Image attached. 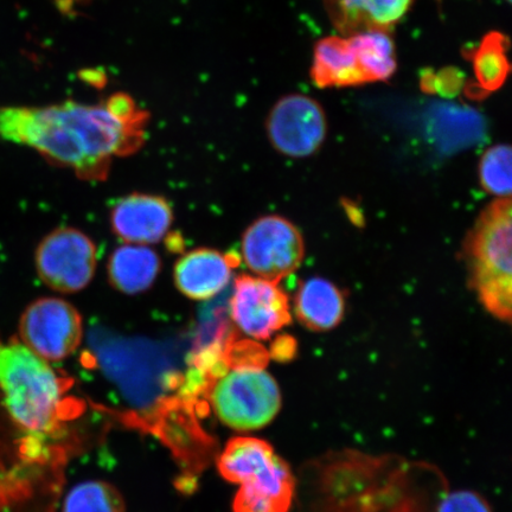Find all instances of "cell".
I'll use <instances>...</instances> for the list:
<instances>
[{
    "label": "cell",
    "instance_id": "24",
    "mask_svg": "<svg viewBox=\"0 0 512 512\" xmlns=\"http://www.w3.org/2000/svg\"><path fill=\"white\" fill-rule=\"evenodd\" d=\"M76 2H79V0H57L62 9H69Z\"/></svg>",
    "mask_w": 512,
    "mask_h": 512
},
{
    "label": "cell",
    "instance_id": "15",
    "mask_svg": "<svg viewBox=\"0 0 512 512\" xmlns=\"http://www.w3.org/2000/svg\"><path fill=\"white\" fill-rule=\"evenodd\" d=\"M335 27L344 36L388 31L406 16L413 0H324Z\"/></svg>",
    "mask_w": 512,
    "mask_h": 512
},
{
    "label": "cell",
    "instance_id": "16",
    "mask_svg": "<svg viewBox=\"0 0 512 512\" xmlns=\"http://www.w3.org/2000/svg\"><path fill=\"white\" fill-rule=\"evenodd\" d=\"M162 270L159 255L149 246L125 245L114 249L107 262V278L115 290L128 296L144 293Z\"/></svg>",
    "mask_w": 512,
    "mask_h": 512
},
{
    "label": "cell",
    "instance_id": "21",
    "mask_svg": "<svg viewBox=\"0 0 512 512\" xmlns=\"http://www.w3.org/2000/svg\"><path fill=\"white\" fill-rule=\"evenodd\" d=\"M437 512H492L485 499L472 491H456L440 502Z\"/></svg>",
    "mask_w": 512,
    "mask_h": 512
},
{
    "label": "cell",
    "instance_id": "4",
    "mask_svg": "<svg viewBox=\"0 0 512 512\" xmlns=\"http://www.w3.org/2000/svg\"><path fill=\"white\" fill-rule=\"evenodd\" d=\"M395 44L388 31H363L320 40L313 53L311 76L320 88L361 86L392 78Z\"/></svg>",
    "mask_w": 512,
    "mask_h": 512
},
{
    "label": "cell",
    "instance_id": "12",
    "mask_svg": "<svg viewBox=\"0 0 512 512\" xmlns=\"http://www.w3.org/2000/svg\"><path fill=\"white\" fill-rule=\"evenodd\" d=\"M266 127L275 150L296 158L315 153L328 132L322 106L302 94L280 99L268 115Z\"/></svg>",
    "mask_w": 512,
    "mask_h": 512
},
{
    "label": "cell",
    "instance_id": "14",
    "mask_svg": "<svg viewBox=\"0 0 512 512\" xmlns=\"http://www.w3.org/2000/svg\"><path fill=\"white\" fill-rule=\"evenodd\" d=\"M235 255L213 248H196L176 261L174 283L183 296L192 300H208L221 293L232 279Z\"/></svg>",
    "mask_w": 512,
    "mask_h": 512
},
{
    "label": "cell",
    "instance_id": "20",
    "mask_svg": "<svg viewBox=\"0 0 512 512\" xmlns=\"http://www.w3.org/2000/svg\"><path fill=\"white\" fill-rule=\"evenodd\" d=\"M480 183L498 198L511 195V149L496 145L484 153L479 164Z\"/></svg>",
    "mask_w": 512,
    "mask_h": 512
},
{
    "label": "cell",
    "instance_id": "2",
    "mask_svg": "<svg viewBox=\"0 0 512 512\" xmlns=\"http://www.w3.org/2000/svg\"><path fill=\"white\" fill-rule=\"evenodd\" d=\"M0 392L22 430L43 435L59 424L63 381L48 361L15 339L0 342Z\"/></svg>",
    "mask_w": 512,
    "mask_h": 512
},
{
    "label": "cell",
    "instance_id": "23",
    "mask_svg": "<svg viewBox=\"0 0 512 512\" xmlns=\"http://www.w3.org/2000/svg\"><path fill=\"white\" fill-rule=\"evenodd\" d=\"M12 478H14V476L9 475V473L4 470V467L0 466V511L8 508L11 498L15 496L14 490L16 484H12Z\"/></svg>",
    "mask_w": 512,
    "mask_h": 512
},
{
    "label": "cell",
    "instance_id": "25",
    "mask_svg": "<svg viewBox=\"0 0 512 512\" xmlns=\"http://www.w3.org/2000/svg\"><path fill=\"white\" fill-rule=\"evenodd\" d=\"M508 2H510V0H508Z\"/></svg>",
    "mask_w": 512,
    "mask_h": 512
},
{
    "label": "cell",
    "instance_id": "5",
    "mask_svg": "<svg viewBox=\"0 0 512 512\" xmlns=\"http://www.w3.org/2000/svg\"><path fill=\"white\" fill-rule=\"evenodd\" d=\"M210 402L224 425L241 432L256 431L279 414L281 393L264 368L235 367L215 383Z\"/></svg>",
    "mask_w": 512,
    "mask_h": 512
},
{
    "label": "cell",
    "instance_id": "6",
    "mask_svg": "<svg viewBox=\"0 0 512 512\" xmlns=\"http://www.w3.org/2000/svg\"><path fill=\"white\" fill-rule=\"evenodd\" d=\"M93 350L101 368L128 400L146 406L162 394L169 375L163 351L153 349L152 345L124 341L93 343Z\"/></svg>",
    "mask_w": 512,
    "mask_h": 512
},
{
    "label": "cell",
    "instance_id": "17",
    "mask_svg": "<svg viewBox=\"0 0 512 512\" xmlns=\"http://www.w3.org/2000/svg\"><path fill=\"white\" fill-rule=\"evenodd\" d=\"M345 300L339 288L322 278H312L300 285L294 299V312L305 328L325 332L342 322Z\"/></svg>",
    "mask_w": 512,
    "mask_h": 512
},
{
    "label": "cell",
    "instance_id": "13",
    "mask_svg": "<svg viewBox=\"0 0 512 512\" xmlns=\"http://www.w3.org/2000/svg\"><path fill=\"white\" fill-rule=\"evenodd\" d=\"M174 208L165 197L134 192L115 201L110 210L112 232L132 245H155L174 224Z\"/></svg>",
    "mask_w": 512,
    "mask_h": 512
},
{
    "label": "cell",
    "instance_id": "9",
    "mask_svg": "<svg viewBox=\"0 0 512 512\" xmlns=\"http://www.w3.org/2000/svg\"><path fill=\"white\" fill-rule=\"evenodd\" d=\"M305 246L293 223L277 215L260 217L242 235L241 255L256 277L280 283L302 265Z\"/></svg>",
    "mask_w": 512,
    "mask_h": 512
},
{
    "label": "cell",
    "instance_id": "3",
    "mask_svg": "<svg viewBox=\"0 0 512 512\" xmlns=\"http://www.w3.org/2000/svg\"><path fill=\"white\" fill-rule=\"evenodd\" d=\"M511 198H497L476 222L467 245L472 285L491 315L511 322Z\"/></svg>",
    "mask_w": 512,
    "mask_h": 512
},
{
    "label": "cell",
    "instance_id": "1",
    "mask_svg": "<svg viewBox=\"0 0 512 512\" xmlns=\"http://www.w3.org/2000/svg\"><path fill=\"white\" fill-rule=\"evenodd\" d=\"M149 118L126 94L98 105L0 106V138L30 147L85 181H105L114 158L142 149Z\"/></svg>",
    "mask_w": 512,
    "mask_h": 512
},
{
    "label": "cell",
    "instance_id": "11",
    "mask_svg": "<svg viewBox=\"0 0 512 512\" xmlns=\"http://www.w3.org/2000/svg\"><path fill=\"white\" fill-rule=\"evenodd\" d=\"M229 311L238 329L258 341L292 322L290 300L279 283L248 274L235 279Z\"/></svg>",
    "mask_w": 512,
    "mask_h": 512
},
{
    "label": "cell",
    "instance_id": "7",
    "mask_svg": "<svg viewBox=\"0 0 512 512\" xmlns=\"http://www.w3.org/2000/svg\"><path fill=\"white\" fill-rule=\"evenodd\" d=\"M35 265L38 277L51 290L80 292L92 283L98 266V248L79 229L57 228L38 245Z\"/></svg>",
    "mask_w": 512,
    "mask_h": 512
},
{
    "label": "cell",
    "instance_id": "18",
    "mask_svg": "<svg viewBox=\"0 0 512 512\" xmlns=\"http://www.w3.org/2000/svg\"><path fill=\"white\" fill-rule=\"evenodd\" d=\"M509 43L501 32H490L472 53L476 87L480 92L491 93L504 85L510 73L507 57Z\"/></svg>",
    "mask_w": 512,
    "mask_h": 512
},
{
    "label": "cell",
    "instance_id": "22",
    "mask_svg": "<svg viewBox=\"0 0 512 512\" xmlns=\"http://www.w3.org/2000/svg\"><path fill=\"white\" fill-rule=\"evenodd\" d=\"M298 344L292 336L281 335L272 343L270 356L278 362H290L296 358Z\"/></svg>",
    "mask_w": 512,
    "mask_h": 512
},
{
    "label": "cell",
    "instance_id": "8",
    "mask_svg": "<svg viewBox=\"0 0 512 512\" xmlns=\"http://www.w3.org/2000/svg\"><path fill=\"white\" fill-rule=\"evenodd\" d=\"M219 471L240 490L258 495L294 496L290 467L267 441L238 437L229 441L219 458Z\"/></svg>",
    "mask_w": 512,
    "mask_h": 512
},
{
    "label": "cell",
    "instance_id": "19",
    "mask_svg": "<svg viewBox=\"0 0 512 512\" xmlns=\"http://www.w3.org/2000/svg\"><path fill=\"white\" fill-rule=\"evenodd\" d=\"M63 512H125V503L114 486L104 482H86L70 490Z\"/></svg>",
    "mask_w": 512,
    "mask_h": 512
},
{
    "label": "cell",
    "instance_id": "10",
    "mask_svg": "<svg viewBox=\"0 0 512 512\" xmlns=\"http://www.w3.org/2000/svg\"><path fill=\"white\" fill-rule=\"evenodd\" d=\"M21 341L48 362L62 361L79 348L82 317L60 298H41L31 303L19 320Z\"/></svg>",
    "mask_w": 512,
    "mask_h": 512
}]
</instances>
